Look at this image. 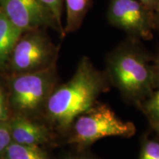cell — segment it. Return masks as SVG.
<instances>
[{"label":"cell","mask_w":159,"mask_h":159,"mask_svg":"<svg viewBox=\"0 0 159 159\" xmlns=\"http://www.w3.org/2000/svg\"><path fill=\"white\" fill-rule=\"evenodd\" d=\"M109 85L105 72L97 69L89 57H83L72 77L49 95L44 107L46 116L57 130L69 134L75 119L94 106Z\"/></svg>","instance_id":"cell-1"},{"label":"cell","mask_w":159,"mask_h":159,"mask_svg":"<svg viewBox=\"0 0 159 159\" xmlns=\"http://www.w3.org/2000/svg\"><path fill=\"white\" fill-rule=\"evenodd\" d=\"M105 72L110 84L139 108L156 86L150 55L134 37L129 36L107 55Z\"/></svg>","instance_id":"cell-2"},{"label":"cell","mask_w":159,"mask_h":159,"mask_svg":"<svg viewBox=\"0 0 159 159\" xmlns=\"http://www.w3.org/2000/svg\"><path fill=\"white\" fill-rule=\"evenodd\" d=\"M136 131L134 123L125 122L108 105L97 102L75 119L68 134L66 143L83 150L102 138H130Z\"/></svg>","instance_id":"cell-3"},{"label":"cell","mask_w":159,"mask_h":159,"mask_svg":"<svg viewBox=\"0 0 159 159\" xmlns=\"http://www.w3.org/2000/svg\"><path fill=\"white\" fill-rule=\"evenodd\" d=\"M56 83L55 64L31 72L21 73L12 84V103L16 110L33 114L45 107Z\"/></svg>","instance_id":"cell-4"},{"label":"cell","mask_w":159,"mask_h":159,"mask_svg":"<svg viewBox=\"0 0 159 159\" xmlns=\"http://www.w3.org/2000/svg\"><path fill=\"white\" fill-rule=\"evenodd\" d=\"M42 30L27 31L21 35L10 58L13 70L21 74L41 70L55 64L58 47Z\"/></svg>","instance_id":"cell-5"},{"label":"cell","mask_w":159,"mask_h":159,"mask_svg":"<svg viewBox=\"0 0 159 159\" xmlns=\"http://www.w3.org/2000/svg\"><path fill=\"white\" fill-rule=\"evenodd\" d=\"M107 19L110 25L139 39H151L156 29L153 11L139 0H110Z\"/></svg>","instance_id":"cell-6"},{"label":"cell","mask_w":159,"mask_h":159,"mask_svg":"<svg viewBox=\"0 0 159 159\" xmlns=\"http://www.w3.org/2000/svg\"><path fill=\"white\" fill-rule=\"evenodd\" d=\"M0 7L11 23L23 33L50 27L61 37L66 35L52 13L39 0H0Z\"/></svg>","instance_id":"cell-7"},{"label":"cell","mask_w":159,"mask_h":159,"mask_svg":"<svg viewBox=\"0 0 159 159\" xmlns=\"http://www.w3.org/2000/svg\"><path fill=\"white\" fill-rule=\"evenodd\" d=\"M9 127L12 140L17 144L41 146L51 139L50 131L47 126L25 116L16 117Z\"/></svg>","instance_id":"cell-8"},{"label":"cell","mask_w":159,"mask_h":159,"mask_svg":"<svg viewBox=\"0 0 159 159\" xmlns=\"http://www.w3.org/2000/svg\"><path fill=\"white\" fill-rule=\"evenodd\" d=\"M23 33L11 23L0 7V69L10 61L13 48Z\"/></svg>","instance_id":"cell-9"},{"label":"cell","mask_w":159,"mask_h":159,"mask_svg":"<svg viewBox=\"0 0 159 159\" xmlns=\"http://www.w3.org/2000/svg\"><path fill=\"white\" fill-rule=\"evenodd\" d=\"M66 9V20L63 27L65 35L80 29L91 7L92 0H63Z\"/></svg>","instance_id":"cell-10"},{"label":"cell","mask_w":159,"mask_h":159,"mask_svg":"<svg viewBox=\"0 0 159 159\" xmlns=\"http://www.w3.org/2000/svg\"><path fill=\"white\" fill-rule=\"evenodd\" d=\"M7 159H50L40 146L11 142L5 150Z\"/></svg>","instance_id":"cell-11"},{"label":"cell","mask_w":159,"mask_h":159,"mask_svg":"<svg viewBox=\"0 0 159 159\" xmlns=\"http://www.w3.org/2000/svg\"><path fill=\"white\" fill-rule=\"evenodd\" d=\"M139 108H142L150 122L159 119V85L158 90L153 91L150 96L142 102Z\"/></svg>","instance_id":"cell-12"},{"label":"cell","mask_w":159,"mask_h":159,"mask_svg":"<svg viewBox=\"0 0 159 159\" xmlns=\"http://www.w3.org/2000/svg\"><path fill=\"white\" fill-rule=\"evenodd\" d=\"M39 1L50 12L59 27L63 30L62 25V13L63 4H64L63 0H39Z\"/></svg>","instance_id":"cell-13"},{"label":"cell","mask_w":159,"mask_h":159,"mask_svg":"<svg viewBox=\"0 0 159 159\" xmlns=\"http://www.w3.org/2000/svg\"><path fill=\"white\" fill-rule=\"evenodd\" d=\"M139 159H159V142L145 139L142 142Z\"/></svg>","instance_id":"cell-14"},{"label":"cell","mask_w":159,"mask_h":159,"mask_svg":"<svg viewBox=\"0 0 159 159\" xmlns=\"http://www.w3.org/2000/svg\"><path fill=\"white\" fill-rule=\"evenodd\" d=\"M11 140L9 125L0 122V153L6 150L11 143Z\"/></svg>","instance_id":"cell-15"},{"label":"cell","mask_w":159,"mask_h":159,"mask_svg":"<svg viewBox=\"0 0 159 159\" xmlns=\"http://www.w3.org/2000/svg\"><path fill=\"white\" fill-rule=\"evenodd\" d=\"M152 69H153L154 78L156 85H159V53L157 55L156 59L154 60V63L152 64Z\"/></svg>","instance_id":"cell-16"},{"label":"cell","mask_w":159,"mask_h":159,"mask_svg":"<svg viewBox=\"0 0 159 159\" xmlns=\"http://www.w3.org/2000/svg\"><path fill=\"white\" fill-rule=\"evenodd\" d=\"M139 1L152 11H154L156 9L159 4V0H139Z\"/></svg>","instance_id":"cell-17"},{"label":"cell","mask_w":159,"mask_h":159,"mask_svg":"<svg viewBox=\"0 0 159 159\" xmlns=\"http://www.w3.org/2000/svg\"><path fill=\"white\" fill-rule=\"evenodd\" d=\"M6 113H5V100H4V95L2 94L1 89H0V122L5 119Z\"/></svg>","instance_id":"cell-18"},{"label":"cell","mask_w":159,"mask_h":159,"mask_svg":"<svg viewBox=\"0 0 159 159\" xmlns=\"http://www.w3.org/2000/svg\"><path fill=\"white\" fill-rule=\"evenodd\" d=\"M154 13V22L155 28H158L159 30V4L156 9L153 11Z\"/></svg>","instance_id":"cell-19"},{"label":"cell","mask_w":159,"mask_h":159,"mask_svg":"<svg viewBox=\"0 0 159 159\" xmlns=\"http://www.w3.org/2000/svg\"><path fill=\"white\" fill-rule=\"evenodd\" d=\"M67 159H94L92 157H91L90 156H88V155L85 154H81V155H76V156H72L69 157Z\"/></svg>","instance_id":"cell-20"},{"label":"cell","mask_w":159,"mask_h":159,"mask_svg":"<svg viewBox=\"0 0 159 159\" xmlns=\"http://www.w3.org/2000/svg\"><path fill=\"white\" fill-rule=\"evenodd\" d=\"M151 123H152V126L154 127L155 130H156V132L159 134V119H156V120L155 121H152V122H151Z\"/></svg>","instance_id":"cell-21"}]
</instances>
